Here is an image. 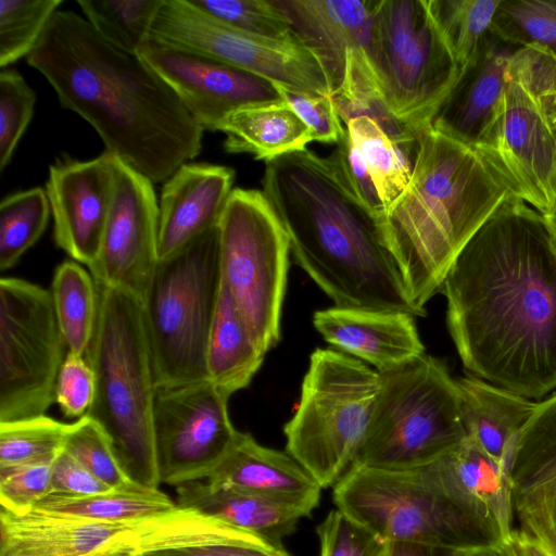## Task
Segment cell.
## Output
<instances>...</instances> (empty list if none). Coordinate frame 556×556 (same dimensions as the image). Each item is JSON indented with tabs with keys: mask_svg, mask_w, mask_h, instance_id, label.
Listing matches in <instances>:
<instances>
[{
	"mask_svg": "<svg viewBox=\"0 0 556 556\" xmlns=\"http://www.w3.org/2000/svg\"><path fill=\"white\" fill-rule=\"evenodd\" d=\"M441 292L470 376L532 401L556 391V252L540 212L511 195L458 253Z\"/></svg>",
	"mask_w": 556,
	"mask_h": 556,
	"instance_id": "6da1fadb",
	"label": "cell"
},
{
	"mask_svg": "<svg viewBox=\"0 0 556 556\" xmlns=\"http://www.w3.org/2000/svg\"><path fill=\"white\" fill-rule=\"evenodd\" d=\"M61 105L98 132L105 151L165 182L201 151L203 128L138 54L105 41L73 11L59 10L26 56Z\"/></svg>",
	"mask_w": 556,
	"mask_h": 556,
	"instance_id": "7a4b0ae2",
	"label": "cell"
},
{
	"mask_svg": "<svg viewBox=\"0 0 556 556\" xmlns=\"http://www.w3.org/2000/svg\"><path fill=\"white\" fill-rule=\"evenodd\" d=\"M262 192L296 264L345 308L419 316L376 213L359 195L340 151L304 149L265 162Z\"/></svg>",
	"mask_w": 556,
	"mask_h": 556,
	"instance_id": "3957f363",
	"label": "cell"
},
{
	"mask_svg": "<svg viewBox=\"0 0 556 556\" xmlns=\"http://www.w3.org/2000/svg\"><path fill=\"white\" fill-rule=\"evenodd\" d=\"M511 188L477 149L432 126L418 137L409 182L381 224L419 316L452 263Z\"/></svg>",
	"mask_w": 556,
	"mask_h": 556,
	"instance_id": "277c9868",
	"label": "cell"
},
{
	"mask_svg": "<svg viewBox=\"0 0 556 556\" xmlns=\"http://www.w3.org/2000/svg\"><path fill=\"white\" fill-rule=\"evenodd\" d=\"M97 288L96 329L85 354L94 375V396L86 415L106 433L128 477L156 490V384L142 304L121 290L98 283Z\"/></svg>",
	"mask_w": 556,
	"mask_h": 556,
	"instance_id": "5b68a950",
	"label": "cell"
},
{
	"mask_svg": "<svg viewBox=\"0 0 556 556\" xmlns=\"http://www.w3.org/2000/svg\"><path fill=\"white\" fill-rule=\"evenodd\" d=\"M467 438L457 381L422 354L379 372V389L353 465L388 471L422 468Z\"/></svg>",
	"mask_w": 556,
	"mask_h": 556,
	"instance_id": "8992f818",
	"label": "cell"
},
{
	"mask_svg": "<svg viewBox=\"0 0 556 556\" xmlns=\"http://www.w3.org/2000/svg\"><path fill=\"white\" fill-rule=\"evenodd\" d=\"M220 288L218 225L159 261L142 303L156 389L208 380L206 349Z\"/></svg>",
	"mask_w": 556,
	"mask_h": 556,
	"instance_id": "52a82bcc",
	"label": "cell"
},
{
	"mask_svg": "<svg viewBox=\"0 0 556 556\" xmlns=\"http://www.w3.org/2000/svg\"><path fill=\"white\" fill-rule=\"evenodd\" d=\"M379 372L334 349H316L293 417L285 425L286 450L320 485H334L353 466L366 435Z\"/></svg>",
	"mask_w": 556,
	"mask_h": 556,
	"instance_id": "ba28073f",
	"label": "cell"
},
{
	"mask_svg": "<svg viewBox=\"0 0 556 556\" xmlns=\"http://www.w3.org/2000/svg\"><path fill=\"white\" fill-rule=\"evenodd\" d=\"M364 49L389 111L419 137L460 72L427 0H377Z\"/></svg>",
	"mask_w": 556,
	"mask_h": 556,
	"instance_id": "9c48e42d",
	"label": "cell"
},
{
	"mask_svg": "<svg viewBox=\"0 0 556 556\" xmlns=\"http://www.w3.org/2000/svg\"><path fill=\"white\" fill-rule=\"evenodd\" d=\"M339 510L381 541L460 554L494 545L482 527L442 495L422 468L388 471L353 465L333 485Z\"/></svg>",
	"mask_w": 556,
	"mask_h": 556,
	"instance_id": "30bf717a",
	"label": "cell"
},
{
	"mask_svg": "<svg viewBox=\"0 0 556 556\" xmlns=\"http://www.w3.org/2000/svg\"><path fill=\"white\" fill-rule=\"evenodd\" d=\"M222 283L266 354L280 340L290 243L260 190L235 188L218 222Z\"/></svg>",
	"mask_w": 556,
	"mask_h": 556,
	"instance_id": "8fae6325",
	"label": "cell"
},
{
	"mask_svg": "<svg viewBox=\"0 0 556 556\" xmlns=\"http://www.w3.org/2000/svg\"><path fill=\"white\" fill-rule=\"evenodd\" d=\"M66 354L50 290L1 278L0 422L46 414Z\"/></svg>",
	"mask_w": 556,
	"mask_h": 556,
	"instance_id": "7c38bea8",
	"label": "cell"
},
{
	"mask_svg": "<svg viewBox=\"0 0 556 556\" xmlns=\"http://www.w3.org/2000/svg\"><path fill=\"white\" fill-rule=\"evenodd\" d=\"M149 38L200 53L288 88L330 94L328 77L300 41H277L233 29L188 0H162Z\"/></svg>",
	"mask_w": 556,
	"mask_h": 556,
	"instance_id": "4fadbf2b",
	"label": "cell"
},
{
	"mask_svg": "<svg viewBox=\"0 0 556 556\" xmlns=\"http://www.w3.org/2000/svg\"><path fill=\"white\" fill-rule=\"evenodd\" d=\"M229 397L210 380L156 389L153 439L161 483L206 480L228 454L239 433Z\"/></svg>",
	"mask_w": 556,
	"mask_h": 556,
	"instance_id": "5bb4252c",
	"label": "cell"
},
{
	"mask_svg": "<svg viewBox=\"0 0 556 556\" xmlns=\"http://www.w3.org/2000/svg\"><path fill=\"white\" fill-rule=\"evenodd\" d=\"M479 150L515 195L542 215L556 207V132L539 101L508 75L493 128Z\"/></svg>",
	"mask_w": 556,
	"mask_h": 556,
	"instance_id": "9a60e30c",
	"label": "cell"
},
{
	"mask_svg": "<svg viewBox=\"0 0 556 556\" xmlns=\"http://www.w3.org/2000/svg\"><path fill=\"white\" fill-rule=\"evenodd\" d=\"M114 166L100 252L88 268L98 285L126 292L142 304L159 263V203L151 180L116 156Z\"/></svg>",
	"mask_w": 556,
	"mask_h": 556,
	"instance_id": "2e32d148",
	"label": "cell"
},
{
	"mask_svg": "<svg viewBox=\"0 0 556 556\" xmlns=\"http://www.w3.org/2000/svg\"><path fill=\"white\" fill-rule=\"evenodd\" d=\"M138 55L203 130L218 131L240 109L282 101L273 81L200 53L148 38Z\"/></svg>",
	"mask_w": 556,
	"mask_h": 556,
	"instance_id": "e0dca14e",
	"label": "cell"
},
{
	"mask_svg": "<svg viewBox=\"0 0 556 556\" xmlns=\"http://www.w3.org/2000/svg\"><path fill=\"white\" fill-rule=\"evenodd\" d=\"M114 180V156L106 151L89 161L59 159L49 167L45 190L54 241L73 261L87 267L100 252Z\"/></svg>",
	"mask_w": 556,
	"mask_h": 556,
	"instance_id": "ac0fdd59",
	"label": "cell"
},
{
	"mask_svg": "<svg viewBox=\"0 0 556 556\" xmlns=\"http://www.w3.org/2000/svg\"><path fill=\"white\" fill-rule=\"evenodd\" d=\"M439 492L472 517L494 544L514 531L510 472L471 438L422 467Z\"/></svg>",
	"mask_w": 556,
	"mask_h": 556,
	"instance_id": "d6986e66",
	"label": "cell"
},
{
	"mask_svg": "<svg viewBox=\"0 0 556 556\" xmlns=\"http://www.w3.org/2000/svg\"><path fill=\"white\" fill-rule=\"evenodd\" d=\"M510 476L520 529L556 548V391L538 402L521 430Z\"/></svg>",
	"mask_w": 556,
	"mask_h": 556,
	"instance_id": "ffe728a7",
	"label": "cell"
},
{
	"mask_svg": "<svg viewBox=\"0 0 556 556\" xmlns=\"http://www.w3.org/2000/svg\"><path fill=\"white\" fill-rule=\"evenodd\" d=\"M517 47L489 33L437 111L432 127L475 149L495 123L508 81V62Z\"/></svg>",
	"mask_w": 556,
	"mask_h": 556,
	"instance_id": "44dd1931",
	"label": "cell"
},
{
	"mask_svg": "<svg viewBox=\"0 0 556 556\" xmlns=\"http://www.w3.org/2000/svg\"><path fill=\"white\" fill-rule=\"evenodd\" d=\"M235 180L228 166L186 163L163 185L159 202V261L218 225Z\"/></svg>",
	"mask_w": 556,
	"mask_h": 556,
	"instance_id": "7402d4cb",
	"label": "cell"
},
{
	"mask_svg": "<svg viewBox=\"0 0 556 556\" xmlns=\"http://www.w3.org/2000/svg\"><path fill=\"white\" fill-rule=\"evenodd\" d=\"M313 324L334 350L378 372L425 354L415 316L408 313L333 306L315 312Z\"/></svg>",
	"mask_w": 556,
	"mask_h": 556,
	"instance_id": "603a6c76",
	"label": "cell"
},
{
	"mask_svg": "<svg viewBox=\"0 0 556 556\" xmlns=\"http://www.w3.org/2000/svg\"><path fill=\"white\" fill-rule=\"evenodd\" d=\"M321 64L331 96L344 80L348 52L364 48L377 0H273Z\"/></svg>",
	"mask_w": 556,
	"mask_h": 556,
	"instance_id": "cb8c5ba5",
	"label": "cell"
},
{
	"mask_svg": "<svg viewBox=\"0 0 556 556\" xmlns=\"http://www.w3.org/2000/svg\"><path fill=\"white\" fill-rule=\"evenodd\" d=\"M300 508L311 515L318 506L320 485L288 453L261 445L245 432L205 480Z\"/></svg>",
	"mask_w": 556,
	"mask_h": 556,
	"instance_id": "d4e9b609",
	"label": "cell"
},
{
	"mask_svg": "<svg viewBox=\"0 0 556 556\" xmlns=\"http://www.w3.org/2000/svg\"><path fill=\"white\" fill-rule=\"evenodd\" d=\"M135 533V523H109L39 508L0 511V556H89Z\"/></svg>",
	"mask_w": 556,
	"mask_h": 556,
	"instance_id": "484cf974",
	"label": "cell"
},
{
	"mask_svg": "<svg viewBox=\"0 0 556 556\" xmlns=\"http://www.w3.org/2000/svg\"><path fill=\"white\" fill-rule=\"evenodd\" d=\"M456 381L467 437L510 472L518 438L538 402L473 376Z\"/></svg>",
	"mask_w": 556,
	"mask_h": 556,
	"instance_id": "4316f807",
	"label": "cell"
},
{
	"mask_svg": "<svg viewBox=\"0 0 556 556\" xmlns=\"http://www.w3.org/2000/svg\"><path fill=\"white\" fill-rule=\"evenodd\" d=\"M176 504L216 517L227 523L262 536L277 547L294 531L304 510L228 486H215L205 480L176 486Z\"/></svg>",
	"mask_w": 556,
	"mask_h": 556,
	"instance_id": "83f0119b",
	"label": "cell"
},
{
	"mask_svg": "<svg viewBox=\"0 0 556 556\" xmlns=\"http://www.w3.org/2000/svg\"><path fill=\"white\" fill-rule=\"evenodd\" d=\"M218 131L226 136V152L250 153L265 162L312 142L307 126L283 100L240 109L223 121Z\"/></svg>",
	"mask_w": 556,
	"mask_h": 556,
	"instance_id": "f1b7e54d",
	"label": "cell"
},
{
	"mask_svg": "<svg viewBox=\"0 0 556 556\" xmlns=\"http://www.w3.org/2000/svg\"><path fill=\"white\" fill-rule=\"evenodd\" d=\"M265 355L253 342L222 283L206 349L208 380L231 396L250 384Z\"/></svg>",
	"mask_w": 556,
	"mask_h": 556,
	"instance_id": "f546056e",
	"label": "cell"
},
{
	"mask_svg": "<svg viewBox=\"0 0 556 556\" xmlns=\"http://www.w3.org/2000/svg\"><path fill=\"white\" fill-rule=\"evenodd\" d=\"M331 97L344 124L358 116L374 119L414 160L418 137L389 111L363 47L348 52L344 80Z\"/></svg>",
	"mask_w": 556,
	"mask_h": 556,
	"instance_id": "4dcf8cb0",
	"label": "cell"
},
{
	"mask_svg": "<svg viewBox=\"0 0 556 556\" xmlns=\"http://www.w3.org/2000/svg\"><path fill=\"white\" fill-rule=\"evenodd\" d=\"M176 505L160 489L138 488L88 496L50 494L35 507L101 522L134 525L161 516Z\"/></svg>",
	"mask_w": 556,
	"mask_h": 556,
	"instance_id": "1f68e13d",
	"label": "cell"
},
{
	"mask_svg": "<svg viewBox=\"0 0 556 556\" xmlns=\"http://www.w3.org/2000/svg\"><path fill=\"white\" fill-rule=\"evenodd\" d=\"M51 295L67 352L86 354L98 316V288L90 271L65 261L54 271Z\"/></svg>",
	"mask_w": 556,
	"mask_h": 556,
	"instance_id": "d6a6232c",
	"label": "cell"
},
{
	"mask_svg": "<svg viewBox=\"0 0 556 556\" xmlns=\"http://www.w3.org/2000/svg\"><path fill=\"white\" fill-rule=\"evenodd\" d=\"M345 128L366 162L383 208H388L409 182L410 159L367 116L350 119Z\"/></svg>",
	"mask_w": 556,
	"mask_h": 556,
	"instance_id": "836d02e7",
	"label": "cell"
},
{
	"mask_svg": "<svg viewBox=\"0 0 556 556\" xmlns=\"http://www.w3.org/2000/svg\"><path fill=\"white\" fill-rule=\"evenodd\" d=\"M162 0H77L85 20L110 45L138 54Z\"/></svg>",
	"mask_w": 556,
	"mask_h": 556,
	"instance_id": "e575fe53",
	"label": "cell"
},
{
	"mask_svg": "<svg viewBox=\"0 0 556 556\" xmlns=\"http://www.w3.org/2000/svg\"><path fill=\"white\" fill-rule=\"evenodd\" d=\"M50 204L42 188L10 194L0 203V269L12 268L43 233Z\"/></svg>",
	"mask_w": 556,
	"mask_h": 556,
	"instance_id": "d590c367",
	"label": "cell"
},
{
	"mask_svg": "<svg viewBox=\"0 0 556 556\" xmlns=\"http://www.w3.org/2000/svg\"><path fill=\"white\" fill-rule=\"evenodd\" d=\"M430 13L459 68L478 51L501 0H427Z\"/></svg>",
	"mask_w": 556,
	"mask_h": 556,
	"instance_id": "8d00e7d4",
	"label": "cell"
},
{
	"mask_svg": "<svg viewBox=\"0 0 556 556\" xmlns=\"http://www.w3.org/2000/svg\"><path fill=\"white\" fill-rule=\"evenodd\" d=\"M490 33L513 47H540L556 58V0H501Z\"/></svg>",
	"mask_w": 556,
	"mask_h": 556,
	"instance_id": "74e56055",
	"label": "cell"
},
{
	"mask_svg": "<svg viewBox=\"0 0 556 556\" xmlns=\"http://www.w3.org/2000/svg\"><path fill=\"white\" fill-rule=\"evenodd\" d=\"M62 3V0L0 1L1 68L34 50Z\"/></svg>",
	"mask_w": 556,
	"mask_h": 556,
	"instance_id": "f35d334b",
	"label": "cell"
},
{
	"mask_svg": "<svg viewBox=\"0 0 556 556\" xmlns=\"http://www.w3.org/2000/svg\"><path fill=\"white\" fill-rule=\"evenodd\" d=\"M68 424L46 415L0 422V466L54 459L64 448Z\"/></svg>",
	"mask_w": 556,
	"mask_h": 556,
	"instance_id": "ab89813d",
	"label": "cell"
},
{
	"mask_svg": "<svg viewBox=\"0 0 556 556\" xmlns=\"http://www.w3.org/2000/svg\"><path fill=\"white\" fill-rule=\"evenodd\" d=\"M188 1L200 11L233 29L269 40L300 41L288 18L273 0Z\"/></svg>",
	"mask_w": 556,
	"mask_h": 556,
	"instance_id": "60d3db41",
	"label": "cell"
},
{
	"mask_svg": "<svg viewBox=\"0 0 556 556\" xmlns=\"http://www.w3.org/2000/svg\"><path fill=\"white\" fill-rule=\"evenodd\" d=\"M64 451L113 490L142 488L128 477L114 453L109 437L87 415L68 424Z\"/></svg>",
	"mask_w": 556,
	"mask_h": 556,
	"instance_id": "b9f144b4",
	"label": "cell"
},
{
	"mask_svg": "<svg viewBox=\"0 0 556 556\" xmlns=\"http://www.w3.org/2000/svg\"><path fill=\"white\" fill-rule=\"evenodd\" d=\"M36 94L12 68L0 73V170L10 163L34 114Z\"/></svg>",
	"mask_w": 556,
	"mask_h": 556,
	"instance_id": "7bdbcfd3",
	"label": "cell"
},
{
	"mask_svg": "<svg viewBox=\"0 0 556 556\" xmlns=\"http://www.w3.org/2000/svg\"><path fill=\"white\" fill-rule=\"evenodd\" d=\"M54 459L0 466L1 508L16 514L25 513L52 494Z\"/></svg>",
	"mask_w": 556,
	"mask_h": 556,
	"instance_id": "ee69618b",
	"label": "cell"
},
{
	"mask_svg": "<svg viewBox=\"0 0 556 556\" xmlns=\"http://www.w3.org/2000/svg\"><path fill=\"white\" fill-rule=\"evenodd\" d=\"M316 532L320 556H381L387 548L386 542L338 508L330 510Z\"/></svg>",
	"mask_w": 556,
	"mask_h": 556,
	"instance_id": "f6af8a7d",
	"label": "cell"
},
{
	"mask_svg": "<svg viewBox=\"0 0 556 556\" xmlns=\"http://www.w3.org/2000/svg\"><path fill=\"white\" fill-rule=\"evenodd\" d=\"M508 75L518 79L539 101L549 117L556 110V58L535 47L516 48L508 62Z\"/></svg>",
	"mask_w": 556,
	"mask_h": 556,
	"instance_id": "bcb514c9",
	"label": "cell"
},
{
	"mask_svg": "<svg viewBox=\"0 0 556 556\" xmlns=\"http://www.w3.org/2000/svg\"><path fill=\"white\" fill-rule=\"evenodd\" d=\"M274 84L282 100L307 126L312 141L337 144L346 134L330 94L306 92Z\"/></svg>",
	"mask_w": 556,
	"mask_h": 556,
	"instance_id": "7dc6e473",
	"label": "cell"
},
{
	"mask_svg": "<svg viewBox=\"0 0 556 556\" xmlns=\"http://www.w3.org/2000/svg\"><path fill=\"white\" fill-rule=\"evenodd\" d=\"M94 396V375L84 357L67 352L55 383V402L67 418L83 417Z\"/></svg>",
	"mask_w": 556,
	"mask_h": 556,
	"instance_id": "c3c4849f",
	"label": "cell"
},
{
	"mask_svg": "<svg viewBox=\"0 0 556 556\" xmlns=\"http://www.w3.org/2000/svg\"><path fill=\"white\" fill-rule=\"evenodd\" d=\"M52 494L68 496H88L113 491L64 448L52 465Z\"/></svg>",
	"mask_w": 556,
	"mask_h": 556,
	"instance_id": "681fc988",
	"label": "cell"
},
{
	"mask_svg": "<svg viewBox=\"0 0 556 556\" xmlns=\"http://www.w3.org/2000/svg\"><path fill=\"white\" fill-rule=\"evenodd\" d=\"M345 163L348 173L363 200L379 215L383 214V205L370 177L366 162L357 147L350 139L348 131L337 143Z\"/></svg>",
	"mask_w": 556,
	"mask_h": 556,
	"instance_id": "f907efd6",
	"label": "cell"
},
{
	"mask_svg": "<svg viewBox=\"0 0 556 556\" xmlns=\"http://www.w3.org/2000/svg\"><path fill=\"white\" fill-rule=\"evenodd\" d=\"M140 556H290L283 548L265 549L212 541Z\"/></svg>",
	"mask_w": 556,
	"mask_h": 556,
	"instance_id": "816d5d0a",
	"label": "cell"
},
{
	"mask_svg": "<svg viewBox=\"0 0 556 556\" xmlns=\"http://www.w3.org/2000/svg\"><path fill=\"white\" fill-rule=\"evenodd\" d=\"M472 556H556V549L522 529H514L502 543L475 551Z\"/></svg>",
	"mask_w": 556,
	"mask_h": 556,
	"instance_id": "f5cc1de1",
	"label": "cell"
},
{
	"mask_svg": "<svg viewBox=\"0 0 556 556\" xmlns=\"http://www.w3.org/2000/svg\"><path fill=\"white\" fill-rule=\"evenodd\" d=\"M386 556H460V553L417 543L388 542Z\"/></svg>",
	"mask_w": 556,
	"mask_h": 556,
	"instance_id": "db71d44e",
	"label": "cell"
},
{
	"mask_svg": "<svg viewBox=\"0 0 556 556\" xmlns=\"http://www.w3.org/2000/svg\"><path fill=\"white\" fill-rule=\"evenodd\" d=\"M89 556H139L135 533L123 536Z\"/></svg>",
	"mask_w": 556,
	"mask_h": 556,
	"instance_id": "11a10c76",
	"label": "cell"
},
{
	"mask_svg": "<svg viewBox=\"0 0 556 556\" xmlns=\"http://www.w3.org/2000/svg\"><path fill=\"white\" fill-rule=\"evenodd\" d=\"M542 216L548 232L551 244L556 252V207L548 214H544Z\"/></svg>",
	"mask_w": 556,
	"mask_h": 556,
	"instance_id": "9f6ffc18",
	"label": "cell"
},
{
	"mask_svg": "<svg viewBox=\"0 0 556 556\" xmlns=\"http://www.w3.org/2000/svg\"><path fill=\"white\" fill-rule=\"evenodd\" d=\"M555 132H556V110L554 111V113L548 117Z\"/></svg>",
	"mask_w": 556,
	"mask_h": 556,
	"instance_id": "6f0895ef",
	"label": "cell"
},
{
	"mask_svg": "<svg viewBox=\"0 0 556 556\" xmlns=\"http://www.w3.org/2000/svg\"><path fill=\"white\" fill-rule=\"evenodd\" d=\"M553 528H554V536H555V541H556V506H555L554 516H553Z\"/></svg>",
	"mask_w": 556,
	"mask_h": 556,
	"instance_id": "680465c9",
	"label": "cell"
},
{
	"mask_svg": "<svg viewBox=\"0 0 556 556\" xmlns=\"http://www.w3.org/2000/svg\"><path fill=\"white\" fill-rule=\"evenodd\" d=\"M386 552H387V548H386L384 553L381 556H386Z\"/></svg>",
	"mask_w": 556,
	"mask_h": 556,
	"instance_id": "91938a15",
	"label": "cell"
},
{
	"mask_svg": "<svg viewBox=\"0 0 556 556\" xmlns=\"http://www.w3.org/2000/svg\"><path fill=\"white\" fill-rule=\"evenodd\" d=\"M140 556V555H139Z\"/></svg>",
	"mask_w": 556,
	"mask_h": 556,
	"instance_id": "94428289",
	"label": "cell"
}]
</instances>
